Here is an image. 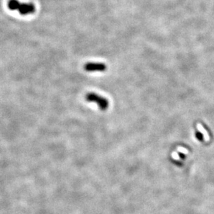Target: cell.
Wrapping results in <instances>:
<instances>
[{
	"label": "cell",
	"instance_id": "6da1fadb",
	"mask_svg": "<svg viewBox=\"0 0 214 214\" xmlns=\"http://www.w3.org/2000/svg\"><path fill=\"white\" fill-rule=\"evenodd\" d=\"M86 100L89 102H94L98 106L101 110L105 111L108 108L109 102L106 98H103L101 95H98L96 93H90L86 95Z\"/></svg>",
	"mask_w": 214,
	"mask_h": 214
},
{
	"label": "cell",
	"instance_id": "3957f363",
	"mask_svg": "<svg viewBox=\"0 0 214 214\" xmlns=\"http://www.w3.org/2000/svg\"><path fill=\"white\" fill-rule=\"evenodd\" d=\"M195 136H196V138H197L198 140H199L200 141H203L204 136H203L202 134H201V132H200V131H196Z\"/></svg>",
	"mask_w": 214,
	"mask_h": 214
},
{
	"label": "cell",
	"instance_id": "7a4b0ae2",
	"mask_svg": "<svg viewBox=\"0 0 214 214\" xmlns=\"http://www.w3.org/2000/svg\"><path fill=\"white\" fill-rule=\"evenodd\" d=\"M85 70L87 72H103L106 70L107 66L102 63H88L84 66Z\"/></svg>",
	"mask_w": 214,
	"mask_h": 214
}]
</instances>
